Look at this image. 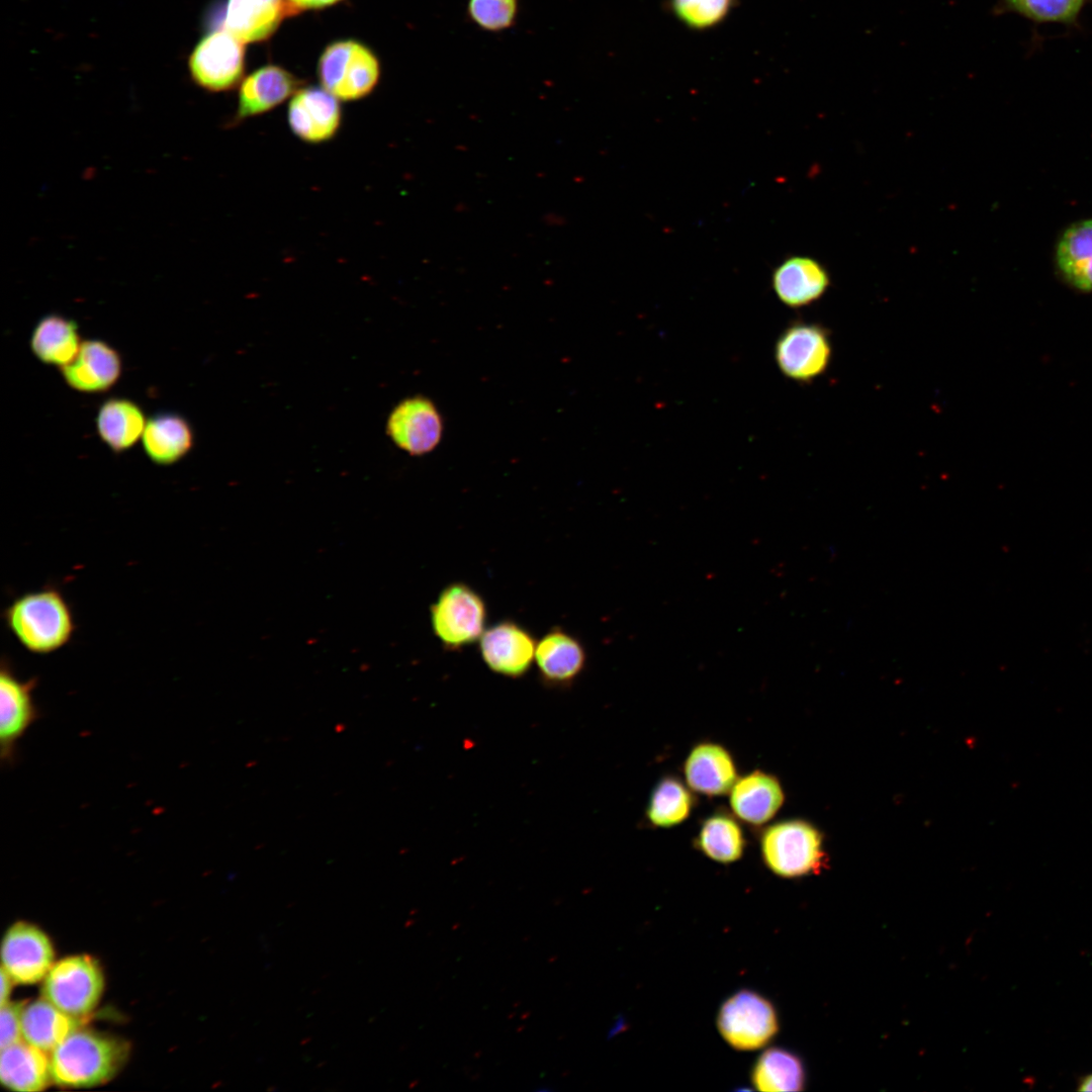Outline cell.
<instances>
[{"mask_svg": "<svg viewBox=\"0 0 1092 1092\" xmlns=\"http://www.w3.org/2000/svg\"><path fill=\"white\" fill-rule=\"evenodd\" d=\"M3 619L18 643L38 655L65 647L76 630L70 604L53 585L15 598L4 610Z\"/></svg>", "mask_w": 1092, "mask_h": 1092, "instance_id": "cell-1", "label": "cell"}, {"mask_svg": "<svg viewBox=\"0 0 1092 1092\" xmlns=\"http://www.w3.org/2000/svg\"><path fill=\"white\" fill-rule=\"evenodd\" d=\"M51 1053L52 1080L63 1087L83 1088L111 1079L127 1049L116 1038L78 1028Z\"/></svg>", "mask_w": 1092, "mask_h": 1092, "instance_id": "cell-2", "label": "cell"}, {"mask_svg": "<svg viewBox=\"0 0 1092 1092\" xmlns=\"http://www.w3.org/2000/svg\"><path fill=\"white\" fill-rule=\"evenodd\" d=\"M759 848L767 869L783 878L817 874L825 866L822 834L802 819L782 820L764 827Z\"/></svg>", "mask_w": 1092, "mask_h": 1092, "instance_id": "cell-3", "label": "cell"}, {"mask_svg": "<svg viewBox=\"0 0 1092 1092\" xmlns=\"http://www.w3.org/2000/svg\"><path fill=\"white\" fill-rule=\"evenodd\" d=\"M482 596L461 581L447 584L430 608L432 630L446 650L458 651L477 642L486 629Z\"/></svg>", "mask_w": 1092, "mask_h": 1092, "instance_id": "cell-4", "label": "cell"}, {"mask_svg": "<svg viewBox=\"0 0 1092 1092\" xmlns=\"http://www.w3.org/2000/svg\"><path fill=\"white\" fill-rule=\"evenodd\" d=\"M317 77L322 87L339 100H358L376 87L380 64L375 54L362 42L337 40L321 55Z\"/></svg>", "mask_w": 1092, "mask_h": 1092, "instance_id": "cell-5", "label": "cell"}, {"mask_svg": "<svg viewBox=\"0 0 1092 1092\" xmlns=\"http://www.w3.org/2000/svg\"><path fill=\"white\" fill-rule=\"evenodd\" d=\"M774 356L786 378L810 383L823 375L831 363L830 332L818 323L793 322L779 335Z\"/></svg>", "mask_w": 1092, "mask_h": 1092, "instance_id": "cell-6", "label": "cell"}, {"mask_svg": "<svg viewBox=\"0 0 1092 1092\" xmlns=\"http://www.w3.org/2000/svg\"><path fill=\"white\" fill-rule=\"evenodd\" d=\"M717 1026L729 1045L738 1051H755L768 1043L778 1032V1016L763 996L741 990L721 1006Z\"/></svg>", "mask_w": 1092, "mask_h": 1092, "instance_id": "cell-7", "label": "cell"}, {"mask_svg": "<svg viewBox=\"0 0 1092 1092\" xmlns=\"http://www.w3.org/2000/svg\"><path fill=\"white\" fill-rule=\"evenodd\" d=\"M103 991V976L88 956L65 958L44 978L43 997L65 1013L80 1017L91 1012Z\"/></svg>", "mask_w": 1092, "mask_h": 1092, "instance_id": "cell-8", "label": "cell"}, {"mask_svg": "<svg viewBox=\"0 0 1092 1092\" xmlns=\"http://www.w3.org/2000/svg\"><path fill=\"white\" fill-rule=\"evenodd\" d=\"M188 68L200 88L209 92L229 91L244 74V42L224 28L208 32L191 52Z\"/></svg>", "mask_w": 1092, "mask_h": 1092, "instance_id": "cell-9", "label": "cell"}, {"mask_svg": "<svg viewBox=\"0 0 1092 1092\" xmlns=\"http://www.w3.org/2000/svg\"><path fill=\"white\" fill-rule=\"evenodd\" d=\"M37 679H21L8 658L3 657L0 668V759L12 765L17 759L18 743L30 726L40 717L33 700Z\"/></svg>", "mask_w": 1092, "mask_h": 1092, "instance_id": "cell-10", "label": "cell"}, {"mask_svg": "<svg viewBox=\"0 0 1092 1092\" xmlns=\"http://www.w3.org/2000/svg\"><path fill=\"white\" fill-rule=\"evenodd\" d=\"M537 640L526 627L506 619L486 627L478 640L485 665L499 675L519 678L531 668Z\"/></svg>", "mask_w": 1092, "mask_h": 1092, "instance_id": "cell-11", "label": "cell"}, {"mask_svg": "<svg viewBox=\"0 0 1092 1092\" xmlns=\"http://www.w3.org/2000/svg\"><path fill=\"white\" fill-rule=\"evenodd\" d=\"M387 434L394 444L412 455L432 452L441 442L443 418L435 403L425 396L403 399L387 420Z\"/></svg>", "mask_w": 1092, "mask_h": 1092, "instance_id": "cell-12", "label": "cell"}, {"mask_svg": "<svg viewBox=\"0 0 1092 1092\" xmlns=\"http://www.w3.org/2000/svg\"><path fill=\"white\" fill-rule=\"evenodd\" d=\"M2 968L17 984H33L46 978L54 965L53 945L40 929L26 923H14L6 931L1 945Z\"/></svg>", "mask_w": 1092, "mask_h": 1092, "instance_id": "cell-13", "label": "cell"}, {"mask_svg": "<svg viewBox=\"0 0 1092 1092\" xmlns=\"http://www.w3.org/2000/svg\"><path fill=\"white\" fill-rule=\"evenodd\" d=\"M287 122L292 133L304 143L329 142L342 123L339 99L323 87L299 88L288 104Z\"/></svg>", "mask_w": 1092, "mask_h": 1092, "instance_id": "cell-14", "label": "cell"}, {"mask_svg": "<svg viewBox=\"0 0 1092 1092\" xmlns=\"http://www.w3.org/2000/svg\"><path fill=\"white\" fill-rule=\"evenodd\" d=\"M534 662L545 686L568 688L583 671L586 652L578 638L557 626L537 641Z\"/></svg>", "mask_w": 1092, "mask_h": 1092, "instance_id": "cell-15", "label": "cell"}, {"mask_svg": "<svg viewBox=\"0 0 1092 1092\" xmlns=\"http://www.w3.org/2000/svg\"><path fill=\"white\" fill-rule=\"evenodd\" d=\"M301 84L292 73L277 65L255 70L242 80L231 125L271 111L293 96Z\"/></svg>", "mask_w": 1092, "mask_h": 1092, "instance_id": "cell-16", "label": "cell"}, {"mask_svg": "<svg viewBox=\"0 0 1092 1092\" xmlns=\"http://www.w3.org/2000/svg\"><path fill=\"white\" fill-rule=\"evenodd\" d=\"M829 285L827 269L809 256L796 255L785 259L771 275V286L778 299L791 308L815 303Z\"/></svg>", "mask_w": 1092, "mask_h": 1092, "instance_id": "cell-17", "label": "cell"}, {"mask_svg": "<svg viewBox=\"0 0 1092 1092\" xmlns=\"http://www.w3.org/2000/svg\"><path fill=\"white\" fill-rule=\"evenodd\" d=\"M685 783L697 794L719 797L729 794L738 779L737 766L730 751L722 744L697 743L685 759Z\"/></svg>", "mask_w": 1092, "mask_h": 1092, "instance_id": "cell-18", "label": "cell"}, {"mask_svg": "<svg viewBox=\"0 0 1092 1092\" xmlns=\"http://www.w3.org/2000/svg\"><path fill=\"white\" fill-rule=\"evenodd\" d=\"M121 370L119 353L101 340L82 342L76 357L60 368L71 388L86 393L108 390L119 379Z\"/></svg>", "mask_w": 1092, "mask_h": 1092, "instance_id": "cell-19", "label": "cell"}, {"mask_svg": "<svg viewBox=\"0 0 1092 1092\" xmlns=\"http://www.w3.org/2000/svg\"><path fill=\"white\" fill-rule=\"evenodd\" d=\"M784 802L785 792L779 779L761 769L738 777L729 792L732 814L739 821L752 826H761L770 821Z\"/></svg>", "mask_w": 1092, "mask_h": 1092, "instance_id": "cell-20", "label": "cell"}, {"mask_svg": "<svg viewBox=\"0 0 1092 1092\" xmlns=\"http://www.w3.org/2000/svg\"><path fill=\"white\" fill-rule=\"evenodd\" d=\"M291 13L287 0H228L222 28L244 43L263 41Z\"/></svg>", "mask_w": 1092, "mask_h": 1092, "instance_id": "cell-21", "label": "cell"}, {"mask_svg": "<svg viewBox=\"0 0 1092 1092\" xmlns=\"http://www.w3.org/2000/svg\"><path fill=\"white\" fill-rule=\"evenodd\" d=\"M51 1079L47 1052L25 1040L1 1049L0 1080L6 1088L18 1092H36L43 1090Z\"/></svg>", "mask_w": 1092, "mask_h": 1092, "instance_id": "cell-22", "label": "cell"}, {"mask_svg": "<svg viewBox=\"0 0 1092 1092\" xmlns=\"http://www.w3.org/2000/svg\"><path fill=\"white\" fill-rule=\"evenodd\" d=\"M189 423L172 413L150 418L142 436L147 456L158 465H171L182 459L193 446Z\"/></svg>", "mask_w": 1092, "mask_h": 1092, "instance_id": "cell-23", "label": "cell"}, {"mask_svg": "<svg viewBox=\"0 0 1092 1092\" xmlns=\"http://www.w3.org/2000/svg\"><path fill=\"white\" fill-rule=\"evenodd\" d=\"M79 1025L78 1017L60 1010L44 997L24 1005L21 1014L23 1040L47 1053L52 1052Z\"/></svg>", "mask_w": 1092, "mask_h": 1092, "instance_id": "cell-24", "label": "cell"}, {"mask_svg": "<svg viewBox=\"0 0 1092 1092\" xmlns=\"http://www.w3.org/2000/svg\"><path fill=\"white\" fill-rule=\"evenodd\" d=\"M1056 261L1062 277L1074 288L1092 292V219L1074 223L1061 237Z\"/></svg>", "mask_w": 1092, "mask_h": 1092, "instance_id": "cell-25", "label": "cell"}, {"mask_svg": "<svg viewBox=\"0 0 1092 1092\" xmlns=\"http://www.w3.org/2000/svg\"><path fill=\"white\" fill-rule=\"evenodd\" d=\"M146 423L142 408L121 397L105 400L96 419L99 437L115 453L132 447L142 438Z\"/></svg>", "mask_w": 1092, "mask_h": 1092, "instance_id": "cell-26", "label": "cell"}, {"mask_svg": "<svg viewBox=\"0 0 1092 1092\" xmlns=\"http://www.w3.org/2000/svg\"><path fill=\"white\" fill-rule=\"evenodd\" d=\"M81 344L77 324L60 314H48L40 318L30 338L34 356L44 364L60 368L76 357Z\"/></svg>", "mask_w": 1092, "mask_h": 1092, "instance_id": "cell-27", "label": "cell"}, {"mask_svg": "<svg viewBox=\"0 0 1092 1092\" xmlns=\"http://www.w3.org/2000/svg\"><path fill=\"white\" fill-rule=\"evenodd\" d=\"M695 848L706 857L731 863L744 853L746 837L739 820L725 811L708 816L701 824L694 839Z\"/></svg>", "mask_w": 1092, "mask_h": 1092, "instance_id": "cell-28", "label": "cell"}, {"mask_svg": "<svg viewBox=\"0 0 1092 1092\" xmlns=\"http://www.w3.org/2000/svg\"><path fill=\"white\" fill-rule=\"evenodd\" d=\"M696 806L694 792L674 776L662 777L653 787L645 816L657 828H671L685 822Z\"/></svg>", "mask_w": 1092, "mask_h": 1092, "instance_id": "cell-29", "label": "cell"}, {"mask_svg": "<svg viewBox=\"0 0 1092 1092\" xmlns=\"http://www.w3.org/2000/svg\"><path fill=\"white\" fill-rule=\"evenodd\" d=\"M751 1080L754 1087L763 1092L799 1091L805 1084V1072L796 1055L771 1048L754 1064Z\"/></svg>", "mask_w": 1092, "mask_h": 1092, "instance_id": "cell-30", "label": "cell"}, {"mask_svg": "<svg viewBox=\"0 0 1092 1092\" xmlns=\"http://www.w3.org/2000/svg\"><path fill=\"white\" fill-rule=\"evenodd\" d=\"M736 0H669L672 14L688 27L703 30L722 22Z\"/></svg>", "mask_w": 1092, "mask_h": 1092, "instance_id": "cell-31", "label": "cell"}, {"mask_svg": "<svg viewBox=\"0 0 1092 1092\" xmlns=\"http://www.w3.org/2000/svg\"><path fill=\"white\" fill-rule=\"evenodd\" d=\"M1006 6L1036 21L1073 22L1084 0H1004Z\"/></svg>", "mask_w": 1092, "mask_h": 1092, "instance_id": "cell-32", "label": "cell"}, {"mask_svg": "<svg viewBox=\"0 0 1092 1092\" xmlns=\"http://www.w3.org/2000/svg\"><path fill=\"white\" fill-rule=\"evenodd\" d=\"M519 0H469L470 19L480 28L496 32L511 27L518 15Z\"/></svg>", "mask_w": 1092, "mask_h": 1092, "instance_id": "cell-33", "label": "cell"}, {"mask_svg": "<svg viewBox=\"0 0 1092 1092\" xmlns=\"http://www.w3.org/2000/svg\"><path fill=\"white\" fill-rule=\"evenodd\" d=\"M25 1004L6 1002L0 1009V1048L4 1049L22 1038L21 1014Z\"/></svg>", "mask_w": 1092, "mask_h": 1092, "instance_id": "cell-34", "label": "cell"}, {"mask_svg": "<svg viewBox=\"0 0 1092 1092\" xmlns=\"http://www.w3.org/2000/svg\"><path fill=\"white\" fill-rule=\"evenodd\" d=\"M292 8L297 12L301 9H320L334 5L341 0H287Z\"/></svg>", "mask_w": 1092, "mask_h": 1092, "instance_id": "cell-35", "label": "cell"}, {"mask_svg": "<svg viewBox=\"0 0 1092 1092\" xmlns=\"http://www.w3.org/2000/svg\"><path fill=\"white\" fill-rule=\"evenodd\" d=\"M0 980H1L0 1005H3L6 1002H8V997H9L10 990H11V982H13V981H12L10 976L7 974V972L3 968H1Z\"/></svg>", "mask_w": 1092, "mask_h": 1092, "instance_id": "cell-36", "label": "cell"}, {"mask_svg": "<svg viewBox=\"0 0 1092 1092\" xmlns=\"http://www.w3.org/2000/svg\"><path fill=\"white\" fill-rule=\"evenodd\" d=\"M1077 1090L1081 1092H1092V1073L1079 1078Z\"/></svg>", "mask_w": 1092, "mask_h": 1092, "instance_id": "cell-37", "label": "cell"}]
</instances>
